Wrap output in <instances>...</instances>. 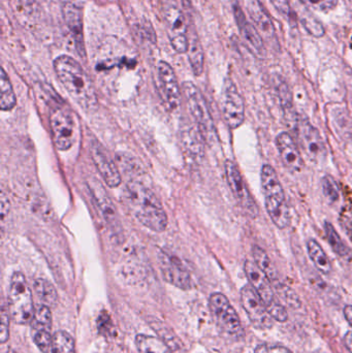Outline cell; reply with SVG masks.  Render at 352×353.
I'll list each match as a JSON object with an SVG mask.
<instances>
[{
  "label": "cell",
  "mask_w": 352,
  "mask_h": 353,
  "mask_svg": "<svg viewBox=\"0 0 352 353\" xmlns=\"http://www.w3.org/2000/svg\"><path fill=\"white\" fill-rule=\"evenodd\" d=\"M54 70L61 84L72 99L86 111H95L99 107L96 92L90 77L76 60L68 55L58 56L54 60Z\"/></svg>",
  "instance_id": "6da1fadb"
},
{
  "label": "cell",
  "mask_w": 352,
  "mask_h": 353,
  "mask_svg": "<svg viewBox=\"0 0 352 353\" xmlns=\"http://www.w3.org/2000/svg\"><path fill=\"white\" fill-rule=\"evenodd\" d=\"M126 197L132 212L143 225L155 232L167 230V213L155 193L144 183L130 181L126 186Z\"/></svg>",
  "instance_id": "7a4b0ae2"
},
{
  "label": "cell",
  "mask_w": 352,
  "mask_h": 353,
  "mask_svg": "<svg viewBox=\"0 0 352 353\" xmlns=\"http://www.w3.org/2000/svg\"><path fill=\"white\" fill-rule=\"evenodd\" d=\"M260 180L265 205L271 219L280 230L287 228L291 224V211L278 175L271 165H266L262 167Z\"/></svg>",
  "instance_id": "3957f363"
},
{
  "label": "cell",
  "mask_w": 352,
  "mask_h": 353,
  "mask_svg": "<svg viewBox=\"0 0 352 353\" xmlns=\"http://www.w3.org/2000/svg\"><path fill=\"white\" fill-rule=\"evenodd\" d=\"M182 92L186 101V105L189 110L190 115L194 123L198 125L202 132L205 142L209 146H213L218 141L216 128L213 121L212 115L209 111L208 105L200 89L192 82H184L182 85Z\"/></svg>",
  "instance_id": "277c9868"
},
{
  "label": "cell",
  "mask_w": 352,
  "mask_h": 353,
  "mask_svg": "<svg viewBox=\"0 0 352 353\" xmlns=\"http://www.w3.org/2000/svg\"><path fill=\"white\" fill-rule=\"evenodd\" d=\"M246 276L250 285L256 290L260 300L266 305L271 316L279 323H285L289 319L287 309L282 306L275 294L274 288L266 274L258 268L254 261H246L244 265Z\"/></svg>",
  "instance_id": "5b68a950"
},
{
  "label": "cell",
  "mask_w": 352,
  "mask_h": 353,
  "mask_svg": "<svg viewBox=\"0 0 352 353\" xmlns=\"http://www.w3.org/2000/svg\"><path fill=\"white\" fill-rule=\"evenodd\" d=\"M8 312L10 319L18 325L31 323L33 313L32 292L26 278L21 272H16L10 279L8 290Z\"/></svg>",
  "instance_id": "8992f818"
},
{
  "label": "cell",
  "mask_w": 352,
  "mask_h": 353,
  "mask_svg": "<svg viewBox=\"0 0 352 353\" xmlns=\"http://www.w3.org/2000/svg\"><path fill=\"white\" fill-rule=\"evenodd\" d=\"M211 314L221 332L234 339L244 337L241 319L229 299L220 292H215L209 300Z\"/></svg>",
  "instance_id": "52a82bcc"
},
{
  "label": "cell",
  "mask_w": 352,
  "mask_h": 353,
  "mask_svg": "<svg viewBox=\"0 0 352 353\" xmlns=\"http://www.w3.org/2000/svg\"><path fill=\"white\" fill-rule=\"evenodd\" d=\"M165 29L172 47L177 53H187L188 25L175 0H165L163 6Z\"/></svg>",
  "instance_id": "ba28073f"
},
{
  "label": "cell",
  "mask_w": 352,
  "mask_h": 353,
  "mask_svg": "<svg viewBox=\"0 0 352 353\" xmlns=\"http://www.w3.org/2000/svg\"><path fill=\"white\" fill-rule=\"evenodd\" d=\"M296 132L300 146L306 157L316 165L324 163L328 150L320 130L314 128L307 118L299 117L296 124Z\"/></svg>",
  "instance_id": "9c48e42d"
},
{
  "label": "cell",
  "mask_w": 352,
  "mask_h": 353,
  "mask_svg": "<svg viewBox=\"0 0 352 353\" xmlns=\"http://www.w3.org/2000/svg\"><path fill=\"white\" fill-rule=\"evenodd\" d=\"M50 125L56 148L70 150L76 142V128L74 115L68 109L57 107L51 112Z\"/></svg>",
  "instance_id": "30bf717a"
},
{
  "label": "cell",
  "mask_w": 352,
  "mask_h": 353,
  "mask_svg": "<svg viewBox=\"0 0 352 353\" xmlns=\"http://www.w3.org/2000/svg\"><path fill=\"white\" fill-rule=\"evenodd\" d=\"M221 111L225 123L231 130H237L245 120V105L243 97L233 81L227 79L221 95Z\"/></svg>",
  "instance_id": "8fae6325"
},
{
  "label": "cell",
  "mask_w": 352,
  "mask_h": 353,
  "mask_svg": "<svg viewBox=\"0 0 352 353\" xmlns=\"http://www.w3.org/2000/svg\"><path fill=\"white\" fill-rule=\"evenodd\" d=\"M241 303L250 323L256 330L266 331L272 329L275 319L271 316L266 305L251 285L242 288Z\"/></svg>",
  "instance_id": "7c38bea8"
},
{
  "label": "cell",
  "mask_w": 352,
  "mask_h": 353,
  "mask_svg": "<svg viewBox=\"0 0 352 353\" xmlns=\"http://www.w3.org/2000/svg\"><path fill=\"white\" fill-rule=\"evenodd\" d=\"M225 174H227L229 188L239 205L245 210L248 215L251 216L252 218L258 217V205L254 201L252 195L250 194L249 189L240 173L239 169L233 161H225Z\"/></svg>",
  "instance_id": "4fadbf2b"
},
{
  "label": "cell",
  "mask_w": 352,
  "mask_h": 353,
  "mask_svg": "<svg viewBox=\"0 0 352 353\" xmlns=\"http://www.w3.org/2000/svg\"><path fill=\"white\" fill-rule=\"evenodd\" d=\"M30 323L31 335L35 345L43 353L51 352L53 336L51 334L52 313L50 307L43 304L35 307Z\"/></svg>",
  "instance_id": "5bb4252c"
},
{
  "label": "cell",
  "mask_w": 352,
  "mask_h": 353,
  "mask_svg": "<svg viewBox=\"0 0 352 353\" xmlns=\"http://www.w3.org/2000/svg\"><path fill=\"white\" fill-rule=\"evenodd\" d=\"M89 189L95 203L99 207L101 216L105 219V223L109 226L110 230L116 234L122 232L121 222H120L119 214L117 208L114 205L110 195L105 191V187L96 179H91L88 183Z\"/></svg>",
  "instance_id": "9a60e30c"
},
{
  "label": "cell",
  "mask_w": 352,
  "mask_h": 353,
  "mask_svg": "<svg viewBox=\"0 0 352 353\" xmlns=\"http://www.w3.org/2000/svg\"><path fill=\"white\" fill-rule=\"evenodd\" d=\"M158 263L165 281L180 290L191 288V277L179 259L161 250L158 251Z\"/></svg>",
  "instance_id": "2e32d148"
},
{
  "label": "cell",
  "mask_w": 352,
  "mask_h": 353,
  "mask_svg": "<svg viewBox=\"0 0 352 353\" xmlns=\"http://www.w3.org/2000/svg\"><path fill=\"white\" fill-rule=\"evenodd\" d=\"M157 74L167 107L172 111H177L181 107L182 91L175 70L167 62L159 61L157 64Z\"/></svg>",
  "instance_id": "e0dca14e"
},
{
  "label": "cell",
  "mask_w": 352,
  "mask_h": 353,
  "mask_svg": "<svg viewBox=\"0 0 352 353\" xmlns=\"http://www.w3.org/2000/svg\"><path fill=\"white\" fill-rule=\"evenodd\" d=\"M90 154L92 157L94 165H96L99 174L103 176L105 182L111 188L119 186L121 183V175L117 165L112 161L110 155L107 154L105 147L96 140L90 142Z\"/></svg>",
  "instance_id": "ac0fdd59"
},
{
  "label": "cell",
  "mask_w": 352,
  "mask_h": 353,
  "mask_svg": "<svg viewBox=\"0 0 352 353\" xmlns=\"http://www.w3.org/2000/svg\"><path fill=\"white\" fill-rule=\"evenodd\" d=\"M276 146L283 165L291 173H300L304 169L301 150L289 132H281L276 139Z\"/></svg>",
  "instance_id": "d6986e66"
},
{
  "label": "cell",
  "mask_w": 352,
  "mask_h": 353,
  "mask_svg": "<svg viewBox=\"0 0 352 353\" xmlns=\"http://www.w3.org/2000/svg\"><path fill=\"white\" fill-rule=\"evenodd\" d=\"M62 14L65 21L66 26L74 39L76 51L80 56H85L84 33H83V14L80 8L72 2H64L62 6Z\"/></svg>",
  "instance_id": "ffe728a7"
},
{
  "label": "cell",
  "mask_w": 352,
  "mask_h": 353,
  "mask_svg": "<svg viewBox=\"0 0 352 353\" xmlns=\"http://www.w3.org/2000/svg\"><path fill=\"white\" fill-rule=\"evenodd\" d=\"M234 12H235L238 27H239L245 41L249 43L250 47L253 48L256 55L265 57L267 55L266 46H265L262 35L260 34L258 29L251 25V23L248 22L243 10L238 4L234 6Z\"/></svg>",
  "instance_id": "44dd1931"
},
{
  "label": "cell",
  "mask_w": 352,
  "mask_h": 353,
  "mask_svg": "<svg viewBox=\"0 0 352 353\" xmlns=\"http://www.w3.org/2000/svg\"><path fill=\"white\" fill-rule=\"evenodd\" d=\"M181 142L184 150L192 159H200L204 157L206 142L194 122L186 121L181 126Z\"/></svg>",
  "instance_id": "7402d4cb"
},
{
  "label": "cell",
  "mask_w": 352,
  "mask_h": 353,
  "mask_svg": "<svg viewBox=\"0 0 352 353\" xmlns=\"http://www.w3.org/2000/svg\"><path fill=\"white\" fill-rule=\"evenodd\" d=\"M247 10L252 20L256 23V29L262 37L267 41H276V32H275L272 19L264 6L258 0H248Z\"/></svg>",
  "instance_id": "603a6c76"
},
{
  "label": "cell",
  "mask_w": 352,
  "mask_h": 353,
  "mask_svg": "<svg viewBox=\"0 0 352 353\" xmlns=\"http://www.w3.org/2000/svg\"><path fill=\"white\" fill-rule=\"evenodd\" d=\"M188 58L190 66L196 76H200L204 72L205 54L200 43V37L196 32L194 27L188 26Z\"/></svg>",
  "instance_id": "cb8c5ba5"
},
{
  "label": "cell",
  "mask_w": 352,
  "mask_h": 353,
  "mask_svg": "<svg viewBox=\"0 0 352 353\" xmlns=\"http://www.w3.org/2000/svg\"><path fill=\"white\" fill-rule=\"evenodd\" d=\"M252 254H253L254 263L266 274L267 277L272 283L273 288H276V290L280 288L283 284L282 281L279 278L276 268H275L274 263H272L269 255L267 254L266 251L260 248V246H253Z\"/></svg>",
  "instance_id": "d4e9b609"
},
{
  "label": "cell",
  "mask_w": 352,
  "mask_h": 353,
  "mask_svg": "<svg viewBox=\"0 0 352 353\" xmlns=\"http://www.w3.org/2000/svg\"><path fill=\"white\" fill-rule=\"evenodd\" d=\"M148 323L151 327L154 330L155 333L159 336V338L171 348L172 352L174 353H184L183 343L180 341L179 338L175 335V333H173L172 330L167 327V325L156 319H150Z\"/></svg>",
  "instance_id": "484cf974"
},
{
  "label": "cell",
  "mask_w": 352,
  "mask_h": 353,
  "mask_svg": "<svg viewBox=\"0 0 352 353\" xmlns=\"http://www.w3.org/2000/svg\"><path fill=\"white\" fill-rule=\"evenodd\" d=\"M307 250L310 259L315 265L316 269L324 275H330L333 270L332 263L322 247L315 240L310 239L307 242Z\"/></svg>",
  "instance_id": "4316f807"
},
{
  "label": "cell",
  "mask_w": 352,
  "mask_h": 353,
  "mask_svg": "<svg viewBox=\"0 0 352 353\" xmlns=\"http://www.w3.org/2000/svg\"><path fill=\"white\" fill-rule=\"evenodd\" d=\"M136 346L138 353H174L161 338L144 334L136 336Z\"/></svg>",
  "instance_id": "83f0119b"
},
{
  "label": "cell",
  "mask_w": 352,
  "mask_h": 353,
  "mask_svg": "<svg viewBox=\"0 0 352 353\" xmlns=\"http://www.w3.org/2000/svg\"><path fill=\"white\" fill-rule=\"evenodd\" d=\"M33 290L41 304L48 307H54L58 302V294L53 284L45 279H37L33 283Z\"/></svg>",
  "instance_id": "f1b7e54d"
},
{
  "label": "cell",
  "mask_w": 352,
  "mask_h": 353,
  "mask_svg": "<svg viewBox=\"0 0 352 353\" xmlns=\"http://www.w3.org/2000/svg\"><path fill=\"white\" fill-rule=\"evenodd\" d=\"M0 108L2 111H10L16 107L17 99L14 88L6 70L1 68L0 74Z\"/></svg>",
  "instance_id": "f546056e"
},
{
  "label": "cell",
  "mask_w": 352,
  "mask_h": 353,
  "mask_svg": "<svg viewBox=\"0 0 352 353\" xmlns=\"http://www.w3.org/2000/svg\"><path fill=\"white\" fill-rule=\"evenodd\" d=\"M278 91L279 101H280L281 107H282L283 112L285 113L287 119L291 120L293 123L297 124L298 118L295 114V108L293 103V95H291V90L284 81H281L278 83L277 87Z\"/></svg>",
  "instance_id": "4dcf8cb0"
},
{
  "label": "cell",
  "mask_w": 352,
  "mask_h": 353,
  "mask_svg": "<svg viewBox=\"0 0 352 353\" xmlns=\"http://www.w3.org/2000/svg\"><path fill=\"white\" fill-rule=\"evenodd\" d=\"M324 232H326L327 240H328L329 244L332 247L334 252H336L341 257H346L351 254L349 247L343 242L342 239L340 238L332 224L326 222L324 223Z\"/></svg>",
  "instance_id": "1f68e13d"
},
{
  "label": "cell",
  "mask_w": 352,
  "mask_h": 353,
  "mask_svg": "<svg viewBox=\"0 0 352 353\" xmlns=\"http://www.w3.org/2000/svg\"><path fill=\"white\" fill-rule=\"evenodd\" d=\"M51 353H76L74 338L66 332H56L53 335Z\"/></svg>",
  "instance_id": "d6a6232c"
},
{
  "label": "cell",
  "mask_w": 352,
  "mask_h": 353,
  "mask_svg": "<svg viewBox=\"0 0 352 353\" xmlns=\"http://www.w3.org/2000/svg\"><path fill=\"white\" fill-rule=\"evenodd\" d=\"M299 18L306 30L315 37H322L324 35V28L322 23L306 10H300Z\"/></svg>",
  "instance_id": "836d02e7"
},
{
  "label": "cell",
  "mask_w": 352,
  "mask_h": 353,
  "mask_svg": "<svg viewBox=\"0 0 352 353\" xmlns=\"http://www.w3.org/2000/svg\"><path fill=\"white\" fill-rule=\"evenodd\" d=\"M322 191H324V196L327 197L331 203H335L338 201L340 196L339 192V187L337 185L336 181L331 176H324L322 180Z\"/></svg>",
  "instance_id": "e575fe53"
},
{
  "label": "cell",
  "mask_w": 352,
  "mask_h": 353,
  "mask_svg": "<svg viewBox=\"0 0 352 353\" xmlns=\"http://www.w3.org/2000/svg\"><path fill=\"white\" fill-rule=\"evenodd\" d=\"M301 1L306 6L322 12H331L338 4V0H301Z\"/></svg>",
  "instance_id": "d590c367"
},
{
  "label": "cell",
  "mask_w": 352,
  "mask_h": 353,
  "mask_svg": "<svg viewBox=\"0 0 352 353\" xmlns=\"http://www.w3.org/2000/svg\"><path fill=\"white\" fill-rule=\"evenodd\" d=\"M10 312L8 310H6V308H2L1 311V325H0V330H1V333H0V341L1 343H6L8 340V337H10Z\"/></svg>",
  "instance_id": "8d00e7d4"
},
{
  "label": "cell",
  "mask_w": 352,
  "mask_h": 353,
  "mask_svg": "<svg viewBox=\"0 0 352 353\" xmlns=\"http://www.w3.org/2000/svg\"><path fill=\"white\" fill-rule=\"evenodd\" d=\"M274 8L282 14L285 18H291L293 16V10H291V4L289 0H271Z\"/></svg>",
  "instance_id": "74e56055"
},
{
  "label": "cell",
  "mask_w": 352,
  "mask_h": 353,
  "mask_svg": "<svg viewBox=\"0 0 352 353\" xmlns=\"http://www.w3.org/2000/svg\"><path fill=\"white\" fill-rule=\"evenodd\" d=\"M254 353H293L284 346L269 345V344H260L256 348Z\"/></svg>",
  "instance_id": "f35d334b"
},
{
  "label": "cell",
  "mask_w": 352,
  "mask_h": 353,
  "mask_svg": "<svg viewBox=\"0 0 352 353\" xmlns=\"http://www.w3.org/2000/svg\"><path fill=\"white\" fill-rule=\"evenodd\" d=\"M111 321H110L109 315L103 314L99 319V331H109Z\"/></svg>",
  "instance_id": "ab89813d"
},
{
  "label": "cell",
  "mask_w": 352,
  "mask_h": 353,
  "mask_svg": "<svg viewBox=\"0 0 352 353\" xmlns=\"http://www.w3.org/2000/svg\"><path fill=\"white\" fill-rule=\"evenodd\" d=\"M343 341H344L345 347L347 348V350L352 353V331L347 332V333L345 334Z\"/></svg>",
  "instance_id": "60d3db41"
},
{
  "label": "cell",
  "mask_w": 352,
  "mask_h": 353,
  "mask_svg": "<svg viewBox=\"0 0 352 353\" xmlns=\"http://www.w3.org/2000/svg\"><path fill=\"white\" fill-rule=\"evenodd\" d=\"M344 316L345 319H346L347 323H349V325L352 327V305H349V306L345 307Z\"/></svg>",
  "instance_id": "b9f144b4"
},
{
  "label": "cell",
  "mask_w": 352,
  "mask_h": 353,
  "mask_svg": "<svg viewBox=\"0 0 352 353\" xmlns=\"http://www.w3.org/2000/svg\"><path fill=\"white\" fill-rule=\"evenodd\" d=\"M8 353H17V352H8Z\"/></svg>",
  "instance_id": "7bdbcfd3"
}]
</instances>
